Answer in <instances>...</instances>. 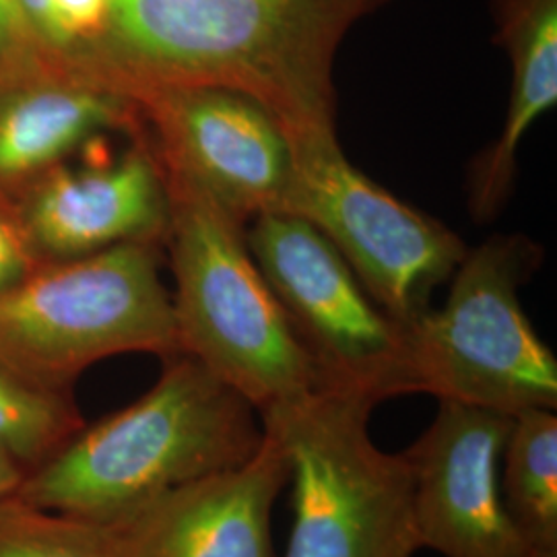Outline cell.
I'll use <instances>...</instances> for the list:
<instances>
[{
  "mask_svg": "<svg viewBox=\"0 0 557 557\" xmlns=\"http://www.w3.org/2000/svg\"><path fill=\"white\" fill-rule=\"evenodd\" d=\"M388 0H110L73 60L122 94L213 85L262 103L292 143L337 137L335 57Z\"/></svg>",
  "mask_w": 557,
  "mask_h": 557,
  "instance_id": "obj_1",
  "label": "cell"
},
{
  "mask_svg": "<svg viewBox=\"0 0 557 557\" xmlns=\"http://www.w3.org/2000/svg\"><path fill=\"white\" fill-rule=\"evenodd\" d=\"M259 411L186 354L165 359L156 386L27 471L17 498L87 522L124 517L197 479L252 457Z\"/></svg>",
  "mask_w": 557,
  "mask_h": 557,
  "instance_id": "obj_2",
  "label": "cell"
},
{
  "mask_svg": "<svg viewBox=\"0 0 557 557\" xmlns=\"http://www.w3.org/2000/svg\"><path fill=\"white\" fill-rule=\"evenodd\" d=\"M163 176L180 354L200 361L259 416L331 384L252 259L246 223L188 180Z\"/></svg>",
  "mask_w": 557,
  "mask_h": 557,
  "instance_id": "obj_3",
  "label": "cell"
},
{
  "mask_svg": "<svg viewBox=\"0 0 557 557\" xmlns=\"http://www.w3.org/2000/svg\"><path fill=\"white\" fill-rule=\"evenodd\" d=\"M160 242H128L77 259L38 262L0 292V366L59 393L96 361L180 354Z\"/></svg>",
  "mask_w": 557,
  "mask_h": 557,
  "instance_id": "obj_4",
  "label": "cell"
},
{
  "mask_svg": "<svg viewBox=\"0 0 557 557\" xmlns=\"http://www.w3.org/2000/svg\"><path fill=\"white\" fill-rule=\"evenodd\" d=\"M379 400L326 384L260 413L289 460L294 529L285 557H411V473L370 438Z\"/></svg>",
  "mask_w": 557,
  "mask_h": 557,
  "instance_id": "obj_5",
  "label": "cell"
},
{
  "mask_svg": "<svg viewBox=\"0 0 557 557\" xmlns=\"http://www.w3.org/2000/svg\"><path fill=\"white\" fill-rule=\"evenodd\" d=\"M541 260V246L524 236L467 250L446 301L405 326L409 393L512 418L556 409V358L518 298Z\"/></svg>",
  "mask_w": 557,
  "mask_h": 557,
  "instance_id": "obj_6",
  "label": "cell"
},
{
  "mask_svg": "<svg viewBox=\"0 0 557 557\" xmlns=\"http://www.w3.org/2000/svg\"><path fill=\"white\" fill-rule=\"evenodd\" d=\"M294 182L283 213L310 221L349 262L368 296L400 326L432 306L467 246L450 227L393 197L345 158L337 137L292 143Z\"/></svg>",
  "mask_w": 557,
  "mask_h": 557,
  "instance_id": "obj_7",
  "label": "cell"
},
{
  "mask_svg": "<svg viewBox=\"0 0 557 557\" xmlns=\"http://www.w3.org/2000/svg\"><path fill=\"white\" fill-rule=\"evenodd\" d=\"M246 244L331 384L379 403L409 395L405 326L380 310L320 230L294 213H262L248 221Z\"/></svg>",
  "mask_w": 557,
  "mask_h": 557,
  "instance_id": "obj_8",
  "label": "cell"
},
{
  "mask_svg": "<svg viewBox=\"0 0 557 557\" xmlns=\"http://www.w3.org/2000/svg\"><path fill=\"white\" fill-rule=\"evenodd\" d=\"M128 98L165 174L199 186L246 225L285 211L294 147L262 103L213 85L147 87Z\"/></svg>",
  "mask_w": 557,
  "mask_h": 557,
  "instance_id": "obj_9",
  "label": "cell"
},
{
  "mask_svg": "<svg viewBox=\"0 0 557 557\" xmlns=\"http://www.w3.org/2000/svg\"><path fill=\"white\" fill-rule=\"evenodd\" d=\"M512 416L440 400L421 438L403 453L411 473L418 547L444 557H535L508 515L499 469Z\"/></svg>",
  "mask_w": 557,
  "mask_h": 557,
  "instance_id": "obj_10",
  "label": "cell"
},
{
  "mask_svg": "<svg viewBox=\"0 0 557 557\" xmlns=\"http://www.w3.org/2000/svg\"><path fill=\"white\" fill-rule=\"evenodd\" d=\"M262 430L259 450L238 467L91 522L101 557H275L271 515L289 460L277 434Z\"/></svg>",
  "mask_w": 557,
  "mask_h": 557,
  "instance_id": "obj_11",
  "label": "cell"
},
{
  "mask_svg": "<svg viewBox=\"0 0 557 557\" xmlns=\"http://www.w3.org/2000/svg\"><path fill=\"white\" fill-rule=\"evenodd\" d=\"M133 137L135 145L119 160L60 163L27 186L15 221L36 262L165 239L170 193L163 168L145 137Z\"/></svg>",
  "mask_w": 557,
  "mask_h": 557,
  "instance_id": "obj_12",
  "label": "cell"
},
{
  "mask_svg": "<svg viewBox=\"0 0 557 557\" xmlns=\"http://www.w3.org/2000/svg\"><path fill=\"white\" fill-rule=\"evenodd\" d=\"M135 101L77 60L0 85V199L54 170L108 131L135 135Z\"/></svg>",
  "mask_w": 557,
  "mask_h": 557,
  "instance_id": "obj_13",
  "label": "cell"
},
{
  "mask_svg": "<svg viewBox=\"0 0 557 557\" xmlns=\"http://www.w3.org/2000/svg\"><path fill=\"white\" fill-rule=\"evenodd\" d=\"M496 23L512 83L499 137L471 165L469 207L478 220L498 215L517 178L520 143L557 103V0H496Z\"/></svg>",
  "mask_w": 557,
  "mask_h": 557,
  "instance_id": "obj_14",
  "label": "cell"
},
{
  "mask_svg": "<svg viewBox=\"0 0 557 557\" xmlns=\"http://www.w3.org/2000/svg\"><path fill=\"white\" fill-rule=\"evenodd\" d=\"M502 498L535 557H557V418L529 409L512 418L502 453Z\"/></svg>",
  "mask_w": 557,
  "mask_h": 557,
  "instance_id": "obj_15",
  "label": "cell"
},
{
  "mask_svg": "<svg viewBox=\"0 0 557 557\" xmlns=\"http://www.w3.org/2000/svg\"><path fill=\"white\" fill-rule=\"evenodd\" d=\"M83 425L60 393L38 388L0 366V450L27 471L52 457Z\"/></svg>",
  "mask_w": 557,
  "mask_h": 557,
  "instance_id": "obj_16",
  "label": "cell"
},
{
  "mask_svg": "<svg viewBox=\"0 0 557 557\" xmlns=\"http://www.w3.org/2000/svg\"><path fill=\"white\" fill-rule=\"evenodd\" d=\"M0 557H101L87 520L0 499Z\"/></svg>",
  "mask_w": 557,
  "mask_h": 557,
  "instance_id": "obj_17",
  "label": "cell"
},
{
  "mask_svg": "<svg viewBox=\"0 0 557 557\" xmlns=\"http://www.w3.org/2000/svg\"><path fill=\"white\" fill-rule=\"evenodd\" d=\"M36 38L17 0H0V85L62 62Z\"/></svg>",
  "mask_w": 557,
  "mask_h": 557,
  "instance_id": "obj_18",
  "label": "cell"
},
{
  "mask_svg": "<svg viewBox=\"0 0 557 557\" xmlns=\"http://www.w3.org/2000/svg\"><path fill=\"white\" fill-rule=\"evenodd\" d=\"M110 0H50L57 52L73 60L96 40L108 20Z\"/></svg>",
  "mask_w": 557,
  "mask_h": 557,
  "instance_id": "obj_19",
  "label": "cell"
},
{
  "mask_svg": "<svg viewBox=\"0 0 557 557\" xmlns=\"http://www.w3.org/2000/svg\"><path fill=\"white\" fill-rule=\"evenodd\" d=\"M36 264L17 221L0 207V292L25 277Z\"/></svg>",
  "mask_w": 557,
  "mask_h": 557,
  "instance_id": "obj_20",
  "label": "cell"
},
{
  "mask_svg": "<svg viewBox=\"0 0 557 557\" xmlns=\"http://www.w3.org/2000/svg\"><path fill=\"white\" fill-rule=\"evenodd\" d=\"M20 2L21 13L36 34V38L41 41V46L60 57L54 46V32H52V11H50V0H17ZM64 59V57H62ZM71 60V59H69Z\"/></svg>",
  "mask_w": 557,
  "mask_h": 557,
  "instance_id": "obj_21",
  "label": "cell"
},
{
  "mask_svg": "<svg viewBox=\"0 0 557 557\" xmlns=\"http://www.w3.org/2000/svg\"><path fill=\"white\" fill-rule=\"evenodd\" d=\"M27 475V469L0 450V499L15 496Z\"/></svg>",
  "mask_w": 557,
  "mask_h": 557,
  "instance_id": "obj_22",
  "label": "cell"
}]
</instances>
